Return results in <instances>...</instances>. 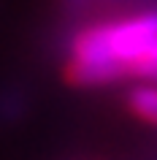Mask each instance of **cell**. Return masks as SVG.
Listing matches in <instances>:
<instances>
[{
    "label": "cell",
    "instance_id": "1",
    "mask_svg": "<svg viewBox=\"0 0 157 160\" xmlns=\"http://www.w3.org/2000/svg\"><path fill=\"white\" fill-rule=\"evenodd\" d=\"M65 76L76 87L157 79V14H130L84 27L68 46Z\"/></svg>",
    "mask_w": 157,
    "mask_h": 160
},
{
    "label": "cell",
    "instance_id": "2",
    "mask_svg": "<svg viewBox=\"0 0 157 160\" xmlns=\"http://www.w3.org/2000/svg\"><path fill=\"white\" fill-rule=\"evenodd\" d=\"M127 106L138 119L157 125V84H144L135 87L127 98Z\"/></svg>",
    "mask_w": 157,
    "mask_h": 160
}]
</instances>
